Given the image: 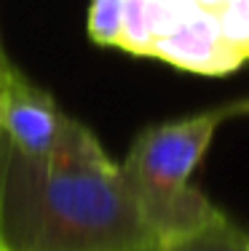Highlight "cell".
<instances>
[{
  "mask_svg": "<svg viewBox=\"0 0 249 251\" xmlns=\"http://www.w3.org/2000/svg\"><path fill=\"white\" fill-rule=\"evenodd\" d=\"M123 169L70 115L43 160L3 145L0 246L3 251H132L153 246Z\"/></svg>",
  "mask_w": 249,
  "mask_h": 251,
  "instance_id": "6da1fadb",
  "label": "cell"
},
{
  "mask_svg": "<svg viewBox=\"0 0 249 251\" xmlns=\"http://www.w3.org/2000/svg\"><path fill=\"white\" fill-rule=\"evenodd\" d=\"M228 118H236L230 101L150 126L134 139L121 169L158 243L220 214V208L191 184V176Z\"/></svg>",
  "mask_w": 249,
  "mask_h": 251,
  "instance_id": "7a4b0ae2",
  "label": "cell"
},
{
  "mask_svg": "<svg viewBox=\"0 0 249 251\" xmlns=\"http://www.w3.org/2000/svg\"><path fill=\"white\" fill-rule=\"evenodd\" d=\"M62 118L51 94L0 59V136L8 150L27 160H43L56 142Z\"/></svg>",
  "mask_w": 249,
  "mask_h": 251,
  "instance_id": "3957f363",
  "label": "cell"
},
{
  "mask_svg": "<svg viewBox=\"0 0 249 251\" xmlns=\"http://www.w3.org/2000/svg\"><path fill=\"white\" fill-rule=\"evenodd\" d=\"M150 59H161L177 70L195 75H228L244 64L222 38L215 14L198 8L185 25L153 43Z\"/></svg>",
  "mask_w": 249,
  "mask_h": 251,
  "instance_id": "277c9868",
  "label": "cell"
},
{
  "mask_svg": "<svg viewBox=\"0 0 249 251\" xmlns=\"http://www.w3.org/2000/svg\"><path fill=\"white\" fill-rule=\"evenodd\" d=\"M158 251H247V232L220 211L209 222L161 241Z\"/></svg>",
  "mask_w": 249,
  "mask_h": 251,
  "instance_id": "5b68a950",
  "label": "cell"
},
{
  "mask_svg": "<svg viewBox=\"0 0 249 251\" xmlns=\"http://www.w3.org/2000/svg\"><path fill=\"white\" fill-rule=\"evenodd\" d=\"M118 49L132 53V56H150L153 32L145 0H123V25H121Z\"/></svg>",
  "mask_w": 249,
  "mask_h": 251,
  "instance_id": "8992f818",
  "label": "cell"
},
{
  "mask_svg": "<svg viewBox=\"0 0 249 251\" xmlns=\"http://www.w3.org/2000/svg\"><path fill=\"white\" fill-rule=\"evenodd\" d=\"M215 19L222 29V38L241 59H249V0H222L215 11Z\"/></svg>",
  "mask_w": 249,
  "mask_h": 251,
  "instance_id": "52a82bcc",
  "label": "cell"
},
{
  "mask_svg": "<svg viewBox=\"0 0 249 251\" xmlns=\"http://www.w3.org/2000/svg\"><path fill=\"white\" fill-rule=\"evenodd\" d=\"M123 0H91L88 5V38L97 46H115L121 40Z\"/></svg>",
  "mask_w": 249,
  "mask_h": 251,
  "instance_id": "ba28073f",
  "label": "cell"
},
{
  "mask_svg": "<svg viewBox=\"0 0 249 251\" xmlns=\"http://www.w3.org/2000/svg\"><path fill=\"white\" fill-rule=\"evenodd\" d=\"M145 5H147V19H150L153 43L164 35L174 32L201 8L195 0H145Z\"/></svg>",
  "mask_w": 249,
  "mask_h": 251,
  "instance_id": "9c48e42d",
  "label": "cell"
},
{
  "mask_svg": "<svg viewBox=\"0 0 249 251\" xmlns=\"http://www.w3.org/2000/svg\"><path fill=\"white\" fill-rule=\"evenodd\" d=\"M233 104V115H249V99H239V101H230Z\"/></svg>",
  "mask_w": 249,
  "mask_h": 251,
  "instance_id": "30bf717a",
  "label": "cell"
},
{
  "mask_svg": "<svg viewBox=\"0 0 249 251\" xmlns=\"http://www.w3.org/2000/svg\"><path fill=\"white\" fill-rule=\"evenodd\" d=\"M132 251H158V243H153V246H142V249H132Z\"/></svg>",
  "mask_w": 249,
  "mask_h": 251,
  "instance_id": "8fae6325",
  "label": "cell"
},
{
  "mask_svg": "<svg viewBox=\"0 0 249 251\" xmlns=\"http://www.w3.org/2000/svg\"><path fill=\"white\" fill-rule=\"evenodd\" d=\"M3 145L5 142H3V136H0V160H3ZM0 251H3V246H0Z\"/></svg>",
  "mask_w": 249,
  "mask_h": 251,
  "instance_id": "7c38bea8",
  "label": "cell"
},
{
  "mask_svg": "<svg viewBox=\"0 0 249 251\" xmlns=\"http://www.w3.org/2000/svg\"><path fill=\"white\" fill-rule=\"evenodd\" d=\"M247 251H249V232H247Z\"/></svg>",
  "mask_w": 249,
  "mask_h": 251,
  "instance_id": "4fadbf2b",
  "label": "cell"
}]
</instances>
